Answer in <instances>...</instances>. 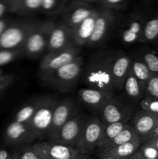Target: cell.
<instances>
[{"mask_svg": "<svg viewBox=\"0 0 158 159\" xmlns=\"http://www.w3.org/2000/svg\"><path fill=\"white\" fill-rule=\"evenodd\" d=\"M12 159H42L32 148V146L20 148L15 151L12 155Z\"/></svg>", "mask_w": 158, "mask_h": 159, "instance_id": "30", "label": "cell"}, {"mask_svg": "<svg viewBox=\"0 0 158 159\" xmlns=\"http://www.w3.org/2000/svg\"><path fill=\"white\" fill-rule=\"evenodd\" d=\"M6 23L4 21V20H0V36L2 35L3 32H4L5 30L6 29Z\"/></svg>", "mask_w": 158, "mask_h": 159, "instance_id": "39", "label": "cell"}, {"mask_svg": "<svg viewBox=\"0 0 158 159\" xmlns=\"http://www.w3.org/2000/svg\"><path fill=\"white\" fill-rule=\"evenodd\" d=\"M86 1H91V0H86Z\"/></svg>", "mask_w": 158, "mask_h": 159, "instance_id": "46", "label": "cell"}, {"mask_svg": "<svg viewBox=\"0 0 158 159\" xmlns=\"http://www.w3.org/2000/svg\"><path fill=\"white\" fill-rule=\"evenodd\" d=\"M126 124H123V123H113V124H105L102 138H101L100 142H99L98 148L107 143L110 140L114 138L116 135L119 134L123 130L124 127L126 126Z\"/></svg>", "mask_w": 158, "mask_h": 159, "instance_id": "26", "label": "cell"}, {"mask_svg": "<svg viewBox=\"0 0 158 159\" xmlns=\"http://www.w3.org/2000/svg\"><path fill=\"white\" fill-rule=\"evenodd\" d=\"M32 148L42 159H73L81 155L76 148L50 141L35 143Z\"/></svg>", "mask_w": 158, "mask_h": 159, "instance_id": "10", "label": "cell"}, {"mask_svg": "<svg viewBox=\"0 0 158 159\" xmlns=\"http://www.w3.org/2000/svg\"><path fill=\"white\" fill-rule=\"evenodd\" d=\"M122 90L127 101H129L130 102H139L143 98V88L131 71H129L124 82Z\"/></svg>", "mask_w": 158, "mask_h": 159, "instance_id": "20", "label": "cell"}, {"mask_svg": "<svg viewBox=\"0 0 158 159\" xmlns=\"http://www.w3.org/2000/svg\"><path fill=\"white\" fill-rule=\"evenodd\" d=\"M141 59L153 75H158V56L151 51H145L141 54Z\"/></svg>", "mask_w": 158, "mask_h": 159, "instance_id": "28", "label": "cell"}, {"mask_svg": "<svg viewBox=\"0 0 158 159\" xmlns=\"http://www.w3.org/2000/svg\"><path fill=\"white\" fill-rule=\"evenodd\" d=\"M128 159H143V157L141 156L140 154H139V152L136 151V152H135V153L133 154L131 157L128 158Z\"/></svg>", "mask_w": 158, "mask_h": 159, "instance_id": "40", "label": "cell"}, {"mask_svg": "<svg viewBox=\"0 0 158 159\" xmlns=\"http://www.w3.org/2000/svg\"><path fill=\"white\" fill-rule=\"evenodd\" d=\"M136 138H139V137L136 133L133 127L127 124L126 126L124 127L123 130L119 134L116 135L114 138H112L109 141L102 144V145H101L100 147H99L96 149L98 152V155L101 156L102 155L106 153L107 152L112 150L114 148L121 145V144H124V143L132 141V140L135 139Z\"/></svg>", "mask_w": 158, "mask_h": 159, "instance_id": "19", "label": "cell"}, {"mask_svg": "<svg viewBox=\"0 0 158 159\" xmlns=\"http://www.w3.org/2000/svg\"><path fill=\"white\" fill-rule=\"evenodd\" d=\"M33 26V24H23L6 28L0 36V51L22 50Z\"/></svg>", "mask_w": 158, "mask_h": 159, "instance_id": "11", "label": "cell"}, {"mask_svg": "<svg viewBox=\"0 0 158 159\" xmlns=\"http://www.w3.org/2000/svg\"><path fill=\"white\" fill-rule=\"evenodd\" d=\"M9 155L8 152L4 149H1L0 150V159H7L9 158Z\"/></svg>", "mask_w": 158, "mask_h": 159, "instance_id": "38", "label": "cell"}, {"mask_svg": "<svg viewBox=\"0 0 158 159\" xmlns=\"http://www.w3.org/2000/svg\"><path fill=\"white\" fill-rule=\"evenodd\" d=\"M107 2H108V3H110V4H116V3L119 2H121L122 0H106Z\"/></svg>", "mask_w": 158, "mask_h": 159, "instance_id": "44", "label": "cell"}, {"mask_svg": "<svg viewBox=\"0 0 158 159\" xmlns=\"http://www.w3.org/2000/svg\"><path fill=\"white\" fill-rule=\"evenodd\" d=\"M99 118L104 124L113 123L127 124L135 113L134 107L118 96L112 97L99 110Z\"/></svg>", "mask_w": 158, "mask_h": 159, "instance_id": "3", "label": "cell"}, {"mask_svg": "<svg viewBox=\"0 0 158 159\" xmlns=\"http://www.w3.org/2000/svg\"><path fill=\"white\" fill-rule=\"evenodd\" d=\"M130 71L133 73V75L137 79V80L140 82L141 85L144 89L147 82L153 75L146 64L143 61L141 58L132 59Z\"/></svg>", "mask_w": 158, "mask_h": 159, "instance_id": "24", "label": "cell"}, {"mask_svg": "<svg viewBox=\"0 0 158 159\" xmlns=\"http://www.w3.org/2000/svg\"><path fill=\"white\" fill-rule=\"evenodd\" d=\"M93 14L94 12H91L90 9L86 8H78L70 15V17L68 18V24L67 26L69 28V30L72 29Z\"/></svg>", "mask_w": 158, "mask_h": 159, "instance_id": "27", "label": "cell"}, {"mask_svg": "<svg viewBox=\"0 0 158 159\" xmlns=\"http://www.w3.org/2000/svg\"><path fill=\"white\" fill-rule=\"evenodd\" d=\"M110 24V16L108 14L97 15L94 22L92 34L87 44L89 46H97L102 41L106 35Z\"/></svg>", "mask_w": 158, "mask_h": 159, "instance_id": "21", "label": "cell"}, {"mask_svg": "<svg viewBox=\"0 0 158 159\" xmlns=\"http://www.w3.org/2000/svg\"><path fill=\"white\" fill-rule=\"evenodd\" d=\"M6 137L12 144H29L36 140L29 125L13 120L8 125Z\"/></svg>", "mask_w": 158, "mask_h": 159, "instance_id": "16", "label": "cell"}, {"mask_svg": "<svg viewBox=\"0 0 158 159\" xmlns=\"http://www.w3.org/2000/svg\"><path fill=\"white\" fill-rule=\"evenodd\" d=\"M79 110L76 102L71 98H65L57 101L53 114L50 128L47 134L49 141H51L56 136L60 128Z\"/></svg>", "mask_w": 158, "mask_h": 159, "instance_id": "9", "label": "cell"}, {"mask_svg": "<svg viewBox=\"0 0 158 159\" xmlns=\"http://www.w3.org/2000/svg\"><path fill=\"white\" fill-rule=\"evenodd\" d=\"M54 4H55V0H42L41 7L46 10H49L54 7Z\"/></svg>", "mask_w": 158, "mask_h": 159, "instance_id": "35", "label": "cell"}, {"mask_svg": "<svg viewBox=\"0 0 158 159\" xmlns=\"http://www.w3.org/2000/svg\"><path fill=\"white\" fill-rule=\"evenodd\" d=\"M78 47L71 45L65 49L56 52L46 53L41 59L39 67L40 75L51 72L70 62L79 56Z\"/></svg>", "mask_w": 158, "mask_h": 159, "instance_id": "8", "label": "cell"}, {"mask_svg": "<svg viewBox=\"0 0 158 159\" xmlns=\"http://www.w3.org/2000/svg\"><path fill=\"white\" fill-rule=\"evenodd\" d=\"M141 110L150 113H158V99L150 97H143L139 101Z\"/></svg>", "mask_w": 158, "mask_h": 159, "instance_id": "32", "label": "cell"}, {"mask_svg": "<svg viewBox=\"0 0 158 159\" xmlns=\"http://www.w3.org/2000/svg\"><path fill=\"white\" fill-rule=\"evenodd\" d=\"M98 14L94 13L75 27L70 29V36L72 43L79 47L87 44L92 34L94 22Z\"/></svg>", "mask_w": 158, "mask_h": 159, "instance_id": "17", "label": "cell"}, {"mask_svg": "<svg viewBox=\"0 0 158 159\" xmlns=\"http://www.w3.org/2000/svg\"><path fill=\"white\" fill-rule=\"evenodd\" d=\"M88 117L89 116L79 110L60 128L56 136L50 141L77 148V144Z\"/></svg>", "mask_w": 158, "mask_h": 159, "instance_id": "5", "label": "cell"}, {"mask_svg": "<svg viewBox=\"0 0 158 159\" xmlns=\"http://www.w3.org/2000/svg\"><path fill=\"white\" fill-rule=\"evenodd\" d=\"M42 0H25V5L28 9H35L40 7Z\"/></svg>", "mask_w": 158, "mask_h": 159, "instance_id": "34", "label": "cell"}, {"mask_svg": "<svg viewBox=\"0 0 158 159\" xmlns=\"http://www.w3.org/2000/svg\"><path fill=\"white\" fill-rule=\"evenodd\" d=\"M143 144H150V145L153 146V147H154L155 148H156L158 150V136L155 137V138H151V139L147 140V141H144Z\"/></svg>", "mask_w": 158, "mask_h": 159, "instance_id": "36", "label": "cell"}, {"mask_svg": "<svg viewBox=\"0 0 158 159\" xmlns=\"http://www.w3.org/2000/svg\"><path fill=\"white\" fill-rule=\"evenodd\" d=\"M158 39V16L153 17L144 24L142 43L153 42Z\"/></svg>", "mask_w": 158, "mask_h": 159, "instance_id": "25", "label": "cell"}, {"mask_svg": "<svg viewBox=\"0 0 158 159\" xmlns=\"http://www.w3.org/2000/svg\"><path fill=\"white\" fill-rule=\"evenodd\" d=\"M73 159H91V158H90L88 155H81H81H79L78 156L76 157V158H74Z\"/></svg>", "mask_w": 158, "mask_h": 159, "instance_id": "42", "label": "cell"}, {"mask_svg": "<svg viewBox=\"0 0 158 159\" xmlns=\"http://www.w3.org/2000/svg\"><path fill=\"white\" fill-rule=\"evenodd\" d=\"M137 152L143 159H158V150L147 144H142Z\"/></svg>", "mask_w": 158, "mask_h": 159, "instance_id": "33", "label": "cell"}, {"mask_svg": "<svg viewBox=\"0 0 158 159\" xmlns=\"http://www.w3.org/2000/svg\"><path fill=\"white\" fill-rule=\"evenodd\" d=\"M7 159H12V157L10 156V155H9V158H8Z\"/></svg>", "mask_w": 158, "mask_h": 159, "instance_id": "45", "label": "cell"}, {"mask_svg": "<svg viewBox=\"0 0 158 159\" xmlns=\"http://www.w3.org/2000/svg\"><path fill=\"white\" fill-rule=\"evenodd\" d=\"M144 24V22L137 19L130 20L120 31L119 35L122 42L125 44H131L137 42L142 43Z\"/></svg>", "mask_w": 158, "mask_h": 159, "instance_id": "18", "label": "cell"}, {"mask_svg": "<svg viewBox=\"0 0 158 159\" xmlns=\"http://www.w3.org/2000/svg\"><path fill=\"white\" fill-rule=\"evenodd\" d=\"M22 54H23L22 50H12V51L1 50L0 51V66L10 63Z\"/></svg>", "mask_w": 158, "mask_h": 159, "instance_id": "31", "label": "cell"}, {"mask_svg": "<svg viewBox=\"0 0 158 159\" xmlns=\"http://www.w3.org/2000/svg\"><path fill=\"white\" fill-rule=\"evenodd\" d=\"M132 59L122 51L115 53L112 68V78L115 89L122 90L123 84L130 71Z\"/></svg>", "mask_w": 158, "mask_h": 159, "instance_id": "14", "label": "cell"}, {"mask_svg": "<svg viewBox=\"0 0 158 159\" xmlns=\"http://www.w3.org/2000/svg\"><path fill=\"white\" fill-rule=\"evenodd\" d=\"M41 100L42 97H37L36 99H33L28 101L24 106H23L18 110V112L15 114L14 120L29 125L31 119H32L33 116L40 106Z\"/></svg>", "mask_w": 158, "mask_h": 159, "instance_id": "23", "label": "cell"}, {"mask_svg": "<svg viewBox=\"0 0 158 159\" xmlns=\"http://www.w3.org/2000/svg\"><path fill=\"white\" fill-rule=\"evenodd\" d=\"M71 45L74 44L71 41L69 28L63 25L55 26L50 24L46 46L47 53L61 51Z\"/></svg>", "mask_w": 158, "mask_h": 159, "instance_id": "13", "label": "cell"}, {"mask_svg": "<svg viewBox=\"0 0 158 159\" xmlns=\"http://www.w3.org/2000/svg\"><path fill=\"white\" fill-rule=\"evenodd\" d=\"M131 119L132 127L143 143L157 125L158 113L141 110L135 113Z\"/></svg>", "mask_w": 158, "mask_h": 159, "instance_id": "12", "label": "cell"}, {"mask_svg": "<svg viewBox=\"0 0 158 159\" xmlns=\"http://www.w3.org/2000/svg\"><path fill=\"white\" fill-rule=\"evenodd\" d=\"M142 144L140 138H136L132 141L121 144L108 151L101 156H111L119 158H128L131 157ZM99 156V157H101Z\"/></svg>", "mask_w": 158, "mask_h": 159, "instance_id": "22", "label": "cell"}, {"mask_svg": "<svg viewBox=\"0 0 158 159\" xmlns=\"http://www.w3.org/2000/svg\"><path fill=\"white\" fill-rule=\"evenodd\" d=\"M5 11H6V6L2 3H0V17L3 15Z\"/></svg>", "mask_w": 158, "mask_h": 159, "instance_id": "41", "label": "cell"}, {"mask_svg": "<svg viewBox=\"0 0 158 159\" xmlns=\"http://www.w3.org/2000/svg\"><path fill=\"white\" fill-rule=\"evenodd\" d=\"M105 124L98 116H89L81 136L77 144V149L81 155L89 156L96 150L100 142Z\"/></svg>", "mask_w": 158, "mask_h": 159, "instance_id": "6", "label": "cell"}, {"mask_svg": "<svg viewBox=\"0 0 158 159\" xmlns=\"http://www.w3.org/2000/svg\"><path fill=\"white\" fill-rule=\"evenodd\" d=\"M114 96L116 95L88 87L77 92V99L84 106L98 111Z\"/></svg>", "mask_w": 158, "mask_h": 159, "instance_id": "15", "label": "cell"}, {"mask_svg": "<svg viewBox=\"0 0 158 159\" xmlns=\"http://www.w3.org/2000/svg\"><path fill=\"white\" fill-rule=\"evenodd\" d=\"M157 136H158V124H157V125L156 126V127L153 129V131L151 132V134H150L149 135V136L147 137V138H146L145 140H144V141H147V140H149V139H151V138H155V137H157ZM144 141H143V142H144ZM143 143H142V144H143Z\"/></svg>", "mask_w": 158, "mask_h": 159, "instance_id": "37", "label": "cell"}, {"mask_svg": "<svg viewBox=\"0 0 158 159\" xmlns=\"http://www.w3.org/2000/svg\"><path fill=\"white\" fill-rule=\"evenodd\" d=\"M50 27V23L34 25L22 48L26 57L37 58L46 51Z\"/></svg>", "mask_w": 158, "mask_h": 159, "instance_id": "7", "label": "cell"}, {"mask_svg": "<svg viewBox=\"0 0 158 159\" xmlns=\"http://www.w3.org/2000/svg\"><path fill=\"white\" fill-rule=\"evenodd\" d=\"M99 159H128V158H115V157L111 156H101L99 157Z\"/></svg>", "mask_w": 158, "mask_h": 159, "instance_id": "43", "label": "cell"}, {"mask_svg": "<svg viewBox=\"0 0 158 159\" xmlns=\"http://www.w3.org/2000/svg\"><path fill=\"white\" fill-rule=\"evenodd\" d=\"M55 98L42 97L40 106L33 116L29 127L36 139L47 137L52 122L53 114L57 102Z\"/></svg>", "mask_w": 158, "mask_h": 159, "instance_id": "4", "label": "cell"}, {"mask_svg": "<svg viewBox=\"0 0 158 159\" xmlns=\"http://www.w3.org/2000/svg\"><path fill=\"white\" fill-rule=\"evenodd\" d=\"M143 97L158 99V75H153L147 82L143 89Z\"/></svg>", "mask_w": 158, "mask_h": 159, "instance_id": "29", "label": "cell"}, {"mask_svg": "<svg viewBox=\"0 0 158 159\" xmlns=\"http://www.w3.org/2000/svg\"><path fill=\"white\" fill-rule=\"evenodd\" d=\"M115 53L100 51L88 61L81 72L82 80L88 88L115 94L112 78V68Z\"/></svg>", "mask_w": 158, "mask_h": 159, "instance_id": "1", "label": "cell"}, {"mask_svg": "<svg viewBox=\"0 0 158 159\" xmlns=\"http://www.w3.org/2000/svg\"><path fill=\"white\" fill-rule=\"evenodd\" d=\"M84 60L79 55L73 61L40 76L42 82L58 91L67 93L75 87L81 76Z\"/></svg>", "mask_w": 158, "mask_h": 159, "instance_id": "2", "label": "cell"}]
</instances>
